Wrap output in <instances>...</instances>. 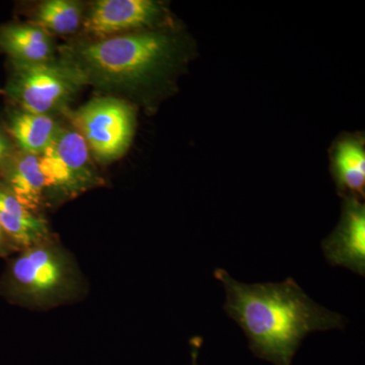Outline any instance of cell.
<instances>
[{
	"label": "cell",
	"mask_w": 365,
	"mask_h": 365,
	"mask_svg": "<svg viewBox=\"0 0 365 365\" xmlns=\"http://www.w3.org/2000/svg\"><path fill=\"white\" fill-rule=\"evenodd\" d=\"M81 20V9L76 2L49 0L41 4L32 25L48 33L71 34L78 30Z\"/></svg>",
	"instance_id": "obj_14"
},
{
	"label": "cell",
	"mask_w": 365,
	"mask_h": 365,
	"mask_svg": "<svg viewBox=\"0 0 365 365\" xmlns=\"http://www.w3.org/2000/svg\"><path fill=\"white\" fill-rule=\"evenodd\" d=\"M21 251L20 247L6 234L4 228L0 225V258H7Z\"/></svg>",
	"instance_id": "obj_15"
},
{
	"label": "cell",
	"mask_w": 365,
	"mask_h": 365,
	"mask_svg": "<svg viewBox=\"0 0 365 365\" xmlns=\"http://www.w3.org/2000/svg\"><path fill=\"white\" fill-rule=\"evenodd\" d=\"M78 133L88 150L102 162L121 157L133 135L134 116L130 106L114 98H101L78 109L73 115Z\"/></svg>",
	"instance_id": "obj_6"
},
{
	"label": "cell",
	"mask_w": 365,
	"mask_h": 365,
	"mask_svg": "<svg viewBox=\"0 0 365 365\" xmlns=\"http://www.w3.org/2000/svg\"><path fill=\"white\" fill-rule=\"evenodd\" d=\"M215 277L225 288L223 309L244 331L250 350L274 365H292L309 333L345 327L344 317L314 302L292 278L246 284L225 269Z\"/></svg>",
	"instance_id": "obj_1"
},
{
	"label": "cell",
	"mask_w": 365,
	"mask_h": 365,
	"mask_svg": "<svg viewBox=\"0 0 365 365\" xmlns=\"http://www.w3.org/2000/svg\"><path fill=\"white\" fill-rule=\"evenodd\" d=\"M9 128L21 150L34 155H42L58 131L49 115L26 111L14 115Z\"/></svg>",
	"instance_id": "obj_12"
},
{
	"label": "cell",
	"mask_w": 365,
	"mask_h": 365,
	"mask_svg": "<svg viewBox=\"0 0 365 365\" xmlns=\"http://www.w3.org/2000/svg\"><path fill=\"white\" fill-rule=\"evenodd\" d=\"M88 285L73 255L56 237L9 257L0 297L14 306L48 311L85 299Z\"/></svg>",
	"instance_id": "obj_2"
},
{
	"label": "cell",
	"mask_w": 365,
	"mask_h": 365,
	"mask_svg": "<svg viewBox=\"0 0 365 365\" xmlns=\"http://www.w3.org/2000/svg\"><path fill=\"white\" fill-rule=\"evenodd\" d=\"M83 83L85 76L69 61L16 63L11 95L24 111L48 115L68 102Z\"/></svg>",
	"instance_id": "obj_4"
},
{
	"label": "cell",
	"mask_w": 365,
	"mask_h": 365,
	"mask_svg": "<svg viewBox=\"0 0 365 365\" xmlns=\"http://www.w3.org/2000/svg\"><path fill=\"white\" fill-rule=\"evenodd\" d=\"M0 93H1V91H0Z\"/></svg>",
	"instance_id": "obj_18"
},
{
	"label": "cell",
	"mask_w": 365,
	"mask_h": 365,
	"mask_svg": "<svg viewBox=\"0 0 365 365\" xmlns=\"http://www.w3.org/2000/svg\"><path fill=\"white\" fill-rule=\"evenodd\" d=\"M0 225L21 250L56 237L43 215L25 207L1 181Z\"/></svg>",
	"instance_id": "obj_9"
},
{
	"label": "cell",
	"mask_w": 365,
	"mask_h": 365,
	"mask_svg": "<svg viewBox=\"0 0 365 365\" xmlns=\"http://www.w3.org/2000/svg\"><path fill=\"white\" fill-rule=\"evenodd\" d=\"M172 48L169 38L162 34H131L78 46L69 62L83 73L86 83L129 85L165 66Z\"/></svg>",
	"instance_id": "obj_3"
},
{
	"label": "cell",
	"mask_w": 365,
	"mask_h": 365,
	"mask_svg": "<svg viewBox=\"0 0 365 365\" xmlns=\"http://www.w3.org/2000/svg\"><path fill=\"white\" fill-rule=\"evenodd\" d=\"M4 182L25 207L41 215L46 201L47 182L39 155L24 153L11 163L4 175Z\"/></svg>",
	"instance_id": "obj_10"
},
{
	"label": "cell",
	"mask_w": 365,
	"mask_h": 365,
	"mask_svg": "<svg viewBox=\"0 0 365 365\" xmlns=\"http://www.w3.org/2000/svg\"><path fill=\"white\" fill-rule=\"evenodd\" d=\"M0 47L16 63H44L52 56L49 33L34 25H11L1 29Z\"/></svg>",
	"instance_id": "obj_11"
},
{
	"label": "cell",
	"mask_w": 365,
	"mask_h": 365,
	"mask_svg": "<svg viewBox=\"0 0 365 365\" xmlns=\"http://www.w3.org/2000/svg\"><path fill=\"white\" fill-rule=\"evenodd\" d=\"M9 151V146H7L6 141L4 140V137L0 135V163L4 162Z\"/></svg>",
	"instance_id": "obj_17"
},
{
	"label": "cell",
	"mask_w": 365,
	"mask_h": 365,
	"mask_svg": "<svg viewBox=\"0 0 365 365\" xmlns=\"http://www.w3.org/2000/svg\"><path fill=\"white\" fill-rule=\"evenodd\" d=\"M336 175L343 189L364 195L365 186V153L359 143L344 141L336 155Z\"/></svg>",
	"instance_id": "obj_13"
},
{
	"label": "cell",
	"mask_w": 365,
	"mask_h": 365,
	"mask_svg": "<svg viewBox=\"0 0 365 365\" xmlns=\"http://www.w3.org/2000/svg\"><path fill=\"white\" fill-rule=\"evenodd\" d=\"M39 157L47 182L46 199L74 198L102 184L91 165L88 144L78 132L58 129Z\"/></svg>",
	"instance_id": "obj_5"
},
{
	"label": "cell",
	"mask_w": 365,
	"mask_h": 365,
	"mask_svg": "<svg viewBox=\"0 0 365 365\" xmlns=\"http://www.w3.org/2000/svg\"><path fill=\"white\" fill-rule=\"evenodd\" d=\"M202 343L203 339L201 337H194L190 340V345H191V365H198L199 352H200Z\"/></svg>",
	"instance_id": "obj_16"
},
{
	"label": "cell",
	"mask_w": 365,
	"mask_h": 365,
	"mask_svg": "<svg viewBox=\"0 0 365 365\" xmlns=\"http://www.w3.org/2000/svg\"><path fill=\"white\" fill-rule=\"evenodd\" d=\"M322 251L332 266L365 275V210L356 200L346 202L340 225L322 242Z\"/></svg>",
	"instance_id": "obj_8"
},
{
	"label": "cell",
	"mask_w": 365,
	"mask_h": 365,
	"mask_svg": "<svg viewBox=\"0 0 365 365\" xmlns=\"http://www.w3.org/2000/svg\"><path fill=\"white\" fill-rule=\"evenodd\" d=\"M162 16L160 4L150 0H101L85 21L86 32L95 37H111L155 24Z\"/></svg>",
	"instance_id": "obj_7"
}]
</instances>
